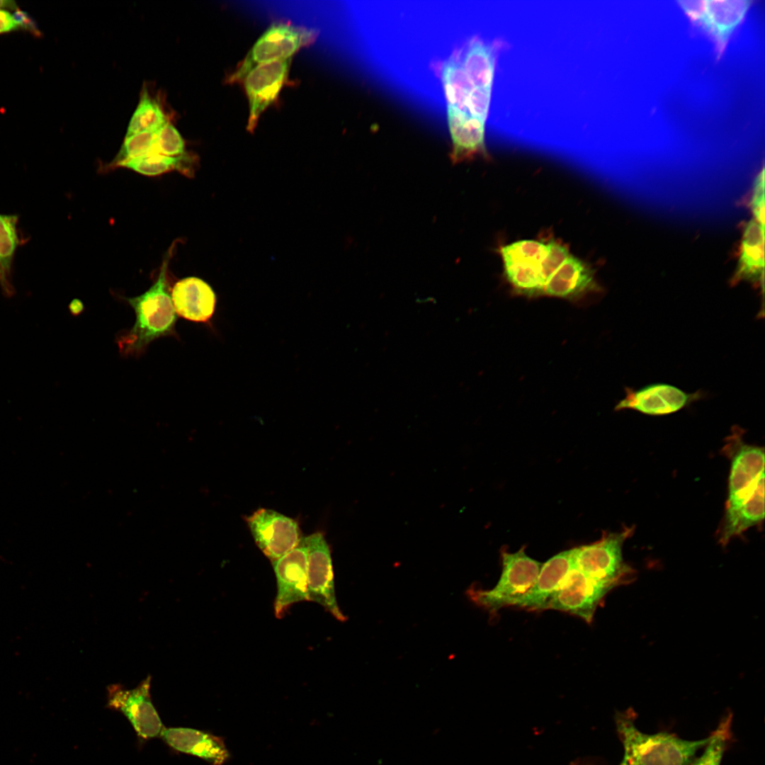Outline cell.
I'll list each match as a JSON object with an SVG mask.
<instances>
[{
	"mask_svg": "<svg viewBox=\"0 0 765 765\" xmlns=\"http://www.w3.org/2000/svg\"><path fill=\"white\" fill-rule=\"evenodd\" d=\"M744 432L734 426L722 448L730 460L725 515L718 531L722 545L764 519V449L747 443Z\"/></svg>",
	"mask_w": 765,
	"mask_h": 765,
	"instance_id": "cell-1",
	"label": "cell"
},
{
	"mask_svg": "<svg viewBox=\"0 0 765 765\" xmlns=\"http://www.w3.org/2000/svg\"><path fill=\"white\" fill-rule=\"evenodd\" d=\"M174 246V244L167 251L159 275L151 287L138 296L123 298L135 314L134 325L116 338L119 351L125 357L140 356L147 346L158 338L178 336L176 332L177 315L167 280L168 266Z\"/></svg>",
	"mask_w": 765,
	"mask_h": 765,
	"instance_id": "cell-2",
	"label": "cell"
},
{
	"mask_svg": "<svg viewBox=\"0 0 765 765\" xmlns=\"http://www.w3.org/2000/svg\"><path fill=\"white\" fill-rule=\"evenodd\" d=\"M616 725L624 747L620 765H688L695 753L706 746L707 738L690 741L668 732L645 734L629 714L616 715Z\"/></svg>",
	"mask_w": 765,
	"mask_h": 765,
	"instance_id": "cell-3",
	"label": "cell"
},
{
	"mask_svg": "<svg viewBox=\"0 0 765 765\" xmlns=\"http://www.w3.org/2000/svg\"><path fill=\"white\" fill-rule=\"evenodd\" d=\"M633 532L634 527H625L619 532L604 533L599 540L573 548L574 566L612 589L630 582L635 570L624 561L623 546Z\"/></svg>",
	"mask_w": 765,
	"mask_h": 765,
	"instance_id": "cell-4",
	"label": "cell"
},
{
	"mask_svg": "<svg viewBox=\"0 0 765 765\" xmlns=\"http://www.w3.org/2000/svg\"><path fill=\"white\" fill-rule=\"evenodd\" d=\"M502 574L490 589L471 587L467 591L477 606L494 615L507 606H515L534 584L542 564L521 548L516 552L501 550Z\"/></svg>",
	"mask_w": 765,
	"mask_h": 765,
	"instance_id": "cell-5",
	"label": "cell"
},
{
	"mask_svg": "<svg viewBox=\"0 0 765 765\" xmlns=\"http://www.w3.org/2000/svg\"><path fill=\"white\" fill-rule=\"evenodd\" d=\"M317 35L314 29L289 22L273 23L254 44L229 81H241L258 65L291 58L302 47L314 43Z\"/></svg>",
	"mask_w": 765,
	"mask_h": 765,
	"instance_id": "cell-6",
	"label": "cell"
},
{
	"mask_svg": "<svg viewBox=\"0 0 765 765\" xmlns=\"http://www.w3.org/2000/svg\"><path fill=\"white\" fill-rule=\"evenodd\" d=\"M691 21L713 41L720 60L728 42L754 3L752 0L678 1Z\"/></svg>",
	"mask_w": 765,
	"mask_h": 765,
	"instance_id": "cell-7",
	"label": "cell"
},
{
	"mask_svg": "<svg viewBox=\"0 0 765 765\" xmlns=\"http://www.w3.org/2000/svg\"><path fill=\"white\" fill-rule=\"evenodd\" d=\"M547 251V244L532 239L520 240L500 249L504 276L514 293L526 297L543 295L542 264Z\"/></svg>",
	"mask_w": 765,
	"mask_h": 765,
	"instance_id": "cell-8",
	"label": "cell"
},
{
	"mask_svg": "<svg viewBox=\"0 0 765 765\" xmlns=\"http://www.w3.org/2000/svg\"><path fill=\"white\" fill-rule=\"evenodd\" d=\"M150 688V676L131 689L120 684L107 688V706L123 714L137 736L144 740L160 736L164 728L152 703Z\"/></svg>",
	"mask_w": 765,
	"mask_h": 765,
	"instance_id": "cell-9",
	"label": "cell"
},
{
	"mask_svg": "<svg viewBox=\"0 0 765 765\" xmlns=\"http://www.w3.org/2000/svg\"><path fill=\"white\" fill-rule=\"evenodd\" d=\"M245 520L256 545L271 562L292 550L302 539L297 521L274 510L259 509Z\"/></svg>",
	"mask_w": 765,
	"mask_h": 765,
	"instance_id": "cell-10",
	"label": "cell"
},
{
	"mask_svg": "<svg viewBox=\"0 0 765 765\" xmlns=\"http://www.w3.org/2000/svg\"><path fill=\"white\" fill-rule=\"evenodd\" d=\"M307 545V598L323 606L336 619L346 616L337 604L330 550L324 535L314 533L305 538Z\"/></svg>",
	"mask_w": 765,
	"mask_h": 765,
	"instance_id": "cell-11",
	"label": "cell"
},
{
	"mask_svg": "<svg viewBox=\"0 0 765 765\" xmlns=\"http://www.w3.org/2000/svg\"><path fill=\"white\" fill-rule=\"evenodd\" d=\"M611 590L590 579L573 565L550 601L548 609L567 613L591 623L597 608Z\"/></svg>",
	"mask_w": 765,
	"mask_h": 765,
	"instance_id": "cell-12",
	"label": "cell"
},
{
	"mask_svg": "<svg viewBox=\"0 0 765 765\" xmlns=\"http://www.w3.org/2000/svg\"><path fill=\"white\" fill-rule=\"evenodd\" d=\"M625 395L615 406L616 411L632 409L650 416H664L679 412L701 400L704 392L687 393L673 385L657 382L639 389L625 387Z\"/></svg>",
	"mask_w": 765,
	"mask_h": 765,
	"instance_id": "cell-13",
	"label": "cell"
},
{
	"mask_svg": "<svg viewBox=\"0 0 765 765\" xmlns=\"http://www.w3.org/2000/svg\"><path fill=\"white\" fill-rule=\"evenodd\" d=\"M271 563L277 584L274 613L280 618L293 604L308 601L305 538L295 548Z\"/></svg>",
	"mask_w": 765,
	"mask_h": 765,
	"instance_id": "cell-14",
	"label": "cell"
},
{
	"mask_svg": "<svg viewBox=\"0 0 765 765\" xmlns=\"http://www.w3.org/2000/svg\"><path fill=\"white\" fill-rule=\"evenodd\" d=\"M290 64L291 58L262 64L250 70L242 80L249 102V132H254L260 116L278 96Z\"/></svg>",
	"mask_w": 765,
	"mask_h": 765,
	"instance_id": "cell-15",
	"label": "cell"
},
{
	"mask_svg": "<svg viewBox=\"0 0 765 765\" xmlns=\"http://www.w3.org/2000/svg\"><path fill=\"white\" fill-rule=\"evenodd\" d=\"M171 296L178 316L196 323H210L217 296L207 282L195 276L182 278L171 289Z\"/></svg>",
	"mask_w": 765,
	"mask_h": 765,
	"instance_id": "cell-16",
	"label": "cell"
},
{
	"mask_svg": "<svg viewBox=\"0 0 765 765\" xmlns=\"http://www.w3.org/2000/svg\"><path fill=\"white\" fill-rule=\"evenodd\" d=\"M160 737L173 749L211 765H223L230 756L224 739L209 732L191 727H164Z\"/></svg>",
	"mask_w": 765,
	"mask_h": 765,
	"instance_id": "cell-17",
	"label": "cell"
},
{
	"mask_svg": "<svg viewBox=\"0 0 765 765\" xmlns=\"http://www.w3.org/2000/svg\"><path fill=\"white\" fill-rule=\"evenodd\" d=\"M601 290L594 270L584 261L570 255L550 277L543 295L578 302L589 293Z\"/></svg>",
	"mask_w": 765,
	"mask_h": 765,
	"instance_id": "cell-18",
	"label": "cell"
},
{
	"mask_svg": "<svg viewBox=\"0 0 765 765\" xmlns=\"http://www.w3.org/2000/svg\"><path fill=\"white\" fill-rule=\"evenodd\" d=\"M573 565V548L562 551L541 565L533 586L515 607L528 611L548 610L552 597Z\"/></svg>",
	"mask_w": 765,
	"mask_h": 765,
	"instance_id": "cell-19",
	"label": "cell"
},
{
	"mask_svg": "<svg viewBox=\"0 0 765 765\" xmlns=\"http://www.w3.org/2000/svg\"><path fill=\"white\" fill-rule=\"evenodd\" d=\"M764 277V228L752 219L743 227L738 262L730 283L747 281L763 291Z\"/></svg>",
	"mask_w": 765,
	"mask_h": 765,
	"instance_id": "cell-20",
	"label": "cell"
},
{
	"mask_svg": "<svg viewBox=\"0 0 765 765\" xmlns=\"http://www.w3.org/2000/svg\"><path fill=\"white\" fill-rule=\"evenodd\" d=\"M447 115L453 142L451 159L454 162L484 152L485 123L468 114L448 108Z\"/></svg>",
	"mask_w": 765,
	"mask_h": 765,
	"instance_id": "cell-21",
	"label": "cell"
},
{
	"mask_svg": "<svg viewBox=\"0 0 765 765\" xmlns=\"http://www.w3.org/2000/svg\"><path fill=\"white\" fill-rule=\"evenodd\" d=\"M198 166V159L186 153L178 157H168L158 153H149L121 164L123 167L147 176H157L178 171L188 177H193Z\"/></svg>",
	"mask_w": 765,
	"mask_h": 765,
	"instance_id": "cell-22",
	"label": "cell"
},
{
	"mask_svg": "<svg viewBox=\"0 0 765 765\" xmlns=\"http://www.w3.org/2000/svg\"><path fill=\"white\" fill-rule=\"evenodd\" d=\"M441 75L447 108L468 114L465 108L466 101L474 87L464 70L460 59L451 56L443 64Z\"/></svg>",
	"mask_w": 765,
	"mask_h": 765,
	"instance_id": "cell-23",
	"label": "cell"
},
{
	"mask_svg": "<svg viewBox=\"0 0 765 765\" xmlns=\"http://www.w3.org/2000/svg\"><path fill=\"white\" fill-rule=\"evenodd\" d=\"M460 60L474 88L492 89L494 62L489 46L480 41H474Z\"/></svg>",
	"mask_w": 765,
	"mask_h": 765,
	"instance_id": "cell-24",
	"label": "cell"
},
{
	"mask_svg": "<svg viewBox=\"0 0 765 765\" xmlns=\"http://www.w3.org/2000/svg\"><path fill=\"white\" fill-rule=\"evenodd\" d=\"M169 122V118L159 99L153 97L147 89H143L130 118L125 137L157 130Z\"/></svg>",
	"mask_w": 765,
	"mask_h": 765,
	"instance_id": "cell-25",
	"label": "cell"
},
{
	"mask_svg": "<svg viewBox=\"0 0 765 765\" xmlns=\"http://www.w3.org/2000/svg\"><path fill=\"white\" fill-rule=\"evenodd\" d=\"M157 131H147L125 137L121 147L108 164L111 169L132 159L153 152Z\"/></svg>",
	"mask_w": 765,
	"mask_h": 765,
	"instance_id": "cell-26",
	"label": "cell"
},
{
	"mask_svg": "<svg viewBox=\"0 0 765 765\" xmlns=\"http://www.w3.org/2000/svg\"><path fill=\"white\" fill-rule=\"evenodd\" d=\"M18 220L16 215L0 214V262L10 276L12 261L19 243Z\"/></svg>",
	"mask_w": 765,
	"mask_h": 765,
	"instance_id": "cell-27",
	"label": "cell"
},
{
	"mask_svg": "<svg viewBox=\"0 0 765 765\" xmlns=\"http://www.w3.org/2000/svg\"><path fill=\"white\" fill-rule=\"evenodd\" d=\"M730 716L723 720L718 728L710 735L703 754L691 765H720L722 757L729 737Z\"/></svg>",
	"mask_w": 765,
	"mask_h": 765,
	"instance_id": "cell-28",
	"label": "cell"
},
{
	"mask_svg": "<svg viewBox=\"0 0 765 765\" xmlns=\"http://www.w3.org/2000/svg\"><path fill=\"white\" fill-rule=\"evenodd\" d=\"M153 152L168 157H178L187 153L182 136L170 122L157 130Z\"/></svg>",
	"mask_w": 765,
	"mask_h": 765,
	"instance_id": "cell-29",
	"label": "cell"
},
{
	"mask_svg": "<svg viewBox=\"0 0 765 765\" xmlns=\"http://www.w3.org/2000/svg\"><path fill=\"white\" fill-rule=\"evenodd\" d=\"M492 89L474 88L470 93L465 104L468 114L485 123L491 98Z\"/></svg>",
	"mask_w": 765,
	"mask_h": 765,
	"instance_id": "cell-30",
	"label": "cell"
},
{
	"mask_svg": "<svg viewBox=\"0 0 765 765\" xmlns=\"http://www.w3.org/2000/svg\"><path fill=\"white\" fill-rule=\"evenodd\" d=\"M547 246L548 251L542 264L545 285L550 277L570 255L565 246L555 241L547 243Z\"/></svg>",
	"mask_w": 765,
	"mask_h": 765,
	"instance_id": "cell-31",
	"label": "cell"
},
{
	"mask_svg": "<svg viewBox=\"0 0 765 765\" xmlns=\"http://www.w3.org/2000/svg\"><path fill=\"white\" fill-rule=\"evenodd\" d=\"M749 206L754 220L764 228V169L756 176L752 188Z\"/></svg>",
	"mask_w": 765,
	"mask_h": 765,
	"instance_id": "cell-32",
	"label": "cell"
},
{
	"mask_svg": "<svg viewBox=\"0 0 765 765\" xmlns=\"http://www.w3.org/2000/svg\"><path fill=\"white\" fill-rule=\"evenodd\" d=\"M13 16L20 29L26 30L36 36L40 35L41 33L37 24L28 13L18 8L13 13Z\"/></svg>",
	"mask_w": 765,
	"mask_h": 765,
	"instance_id": "cell-33",
	"label": "cell"
},
{
	"mask_svg": "<svg viewBox=\"0 0 765 765\" xmlns=\"http://www.w3.org/2000/svg\"><path fill=\"white\" fill-rule=\"evenodd\" d=\"M13 14L6 9H0V34L19 30Z\"/></svg>",
	"mask_w": 765,
	"mask_h": 765,
	"instance_id": "cell-34",
	"label": "cell"
},
{
	"mask_svg": "<svg viewBox=\"0 0 765 765\" xmlns=\"http://www.w3.org/2000/svg\"><path fill=\"white\" fill-rule=\"evenodd\" d=\"M0 287L3 294L7 298H11L15 294V288L11 280V276L4 271L0 262Z\"/></svg>",
	"mask_w": 765,
	"mask_h": 765,
	"instance_id": "cell-35",
	"label": "cell"
},
{
	"mask_svg": "<svg viewBox=\"0 0 765 765\" xmlns=\"http://www.w3.org/2000/svg\"><path fill=\"white\" fill-rule=\"evenodd\" d=\"M16 3L11 0H0V9H9L16 11L18 9Z\"/></svg>",
	"mask_w": 765,
	"mask_h": 765,
	"instance_id": "cell-36",
	"label": "cell"
},
{
	"mask_svg": "<svg viewBox=\"0 0 765 765\" xmlns=\"http://www.w3.org/2000/svg\"><path fill=\"white\" fill-rule=\"evenodd\" d=\"M81 306L82 305H81L80 301L79 302V301H76V300H74L70 303L69 307L70 312L73 314L75 315V314H79L80 312L81 307H82Z\"/></svg>",
	"mask_w": 765,
	"mask_h": 765,
	"instance_id": "cell-37",
	"label": "cell"
}]
</instances>
